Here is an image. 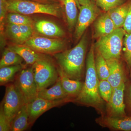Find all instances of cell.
Here are the masks:
<instances>
[{
    "label": "cell",
    "mask_w": 131,
    "mask_h": 131,
    "mask_svg": "<svg viewBox=\"0 0 131 131\" xmlns=\"http://www.w3.org/2000/svg\"><path fill=\"white\" fill-rule=\"evenodd\" d=\"M6 20L8 24L32 26L33 21L30 17L18 13L10 12L7 16Z\"/></svg>",
    "instance_id": "obj_26"
},
{
    "label": "cell",
    "mask_w": 131,
    "mask_h": 131,
    "mask_svg": "<svg viewBox=\"0 0 131 131\" xmlns=\"http://www.w3.org/2000/svg\"><path fill=\"white\" fill-rule=\"evenodd\" d=\"M7 11V0H0V20L1 31H3V24Z\"/></svg>",
    "instance_id": "obj_32"
},
{
    "label": "cell",
    "mask_w": 131,
    "mask_h": 131,
    "mask_svg": "<svg viewBox=\"0 0 131 131\" xmlns=\"http://www.w3.org/2000/svg\"><path fill=\"white\" fill-rule=\"evenodd\" d=\"M32 67L38 92L54 84L58 79V69L45 57L37 61Z\"/></svg>",
    "instance_id": "obj_5"
},
{
    "label": "cell",
    "mask_w": 131,
    "mask_h": 131,
    "mask_svg": "<svg viewBox=\"0 0 131 131\" xmlns=\"http://www.w3.org/2000/svg\"><path fill=\"white\" fill-rule=\"evenodd\" d=\"M59 77L62 86L68 94V97L73 101L80 94L83 86L81 81L73 80L69 78L64 74L59 68L58 69Z\"/></svg>",
    "instance_id": "obj_15"
},
{
    "label": "cell",
    "mask_w": 131,
    "mask_h": 131,
    "mask_svg": "<svg viewBox=\"0 0 131 131\" xmlns=\"http://www.w3.org/2000/svg\"><path fill=\"white\" fill-rule=\"evenodd\" d=\"M79 6L88 5L91 2V0H77Z\"/></svg>",
    "instance_id": "obj_35"
},
{
    "label": "cell",
    "mask_w": 131,
    "mask_h": 131,
    "mask_svg": "<svg viewBox=\"0 0 131 131\" xmlns=\"http://www.w3.org/2000/svg\"><path fill=\"white\" fill-rule=\"evenodd\" d=\"M125 33L122 27L116 28L110 34L99 38L95 48L106 60L120 59Z\"/></svg>",
    "instance_id": "obj_4"
},
{
    "label": "cell",
    "mask_w": 131,
    "mask_h": 131,
    "mask_svg": "<svg viewBox=\"0 0 131 131\" xmlns=\"http://www.w3.org/2000/svg\"><path fill=\"white\" fill-rule=\"evenodd\" d=\"M23 58L16 52L8 48L5 49L0 61V68L21 64Z\"/></svg>",
    "instance_id": "obj_25"
},
{
    "label": "cell",
    "mask_w": 131,
    "mask_h": 131,
    "mask_svg": "<svg viewBox=\"0 0 131 131\" xmlns=\"http://www.w3.org/2000/svg\"><path fill=\"white\" fill-rule=\"evenodd\" d=\"M119 59H115L106 60L109 71V76L107 80L113 90L126 82L124 68Z\"/></svg>",
    "instance_id": "obj_14"
},
{
    "label": "cell",
    "mask_w": 131,
    "mask_h": 131,
    "mask_svg": "<svg viewBox=\"0 0 131 131\" xmlns=\"http://www.w3.org/2000/svg\"><path fill=\"white\" fill-rule=\"evenodd\" d=\"M98 125L112 130L131 131V116L112 117L101 115L95 119Z\"/></svg>",
    "instance_id": "obj_12"
},
{
    "label": "cell",
    "mask_w": 131,
    "mask_h": 131,
    "mask_svg": "<svg viewBox=\"0 0 131 131\" xmlns=\"http://www.w3.org/2000/svg\"><path fill=\"white\" fill-rule=\"evenodd\" d=\"M11 131V122L4 113L2 107H0V131Z\"/></svg>",
    "instance_id": "obj_31"
},
{
    "label": "cell",
    "mask_w": 131,
    "mask_h": 131,
    "mask_svg": "<svg viewBox=\"0 0 131 131\" xmlns=\"http://www.w3.org/2000/svg\"><path fill=\"white\" fill-rule=\"evenodd\" d=\"M95 63L99 80H107L109 75V69L107 63L106 59L97 50L95 56Z\"/></svg>",
    "instance_id": "obj_24"
},
{
    "label": "cell",
    "mask_w": 131,
    "mask_h": 131,
    "mask_svg": "<svg viewBox=\"0 0 131 131\" xmlns=\"http://www.w3.org/2000/svg\"><path fill=\"white\" fill-rule=\"evenodd\" d=\"M60 1H61V4L64 5V3L65 0H60Z\"/></svg>",
    "instance_id": "obj_36"
},
{
    "label": "cell",
    "mask_w": 131,
    "mask_h": 131,
    "mask_svg": "<svg viewBox=\"0 0 131 131\" xmlns=\"http://www.w3.org/2000/svg\"><path fill=\"white\" fill-rule=\"evenodd\" d=\"M8 49L16 52L23 58L26 63L32 65L37 61L44 57L41 53L24 45H15Z\"/></svg>",
    "instance_id": "obj_19"
},
{
    "label": "cell",
    "mask_w": 131,
    "mask_h": 131,
    "mask_svg": "<svg viewBox=\"0 0 131 131\" xmlns=\"http://www.w3.org/2000/svg\"><path fill=\"white\" fill-rule=\"evenodd\" d=\"M131 6V0H127L122 5L112 8L107 12L116 28L123 27Z\"/></svg>",
    "instance_id": "obj_18"
},
{
    "label": "cell",
    "mask_w": 131,
    "mask_h": 131,
    "mask_svg": "<svg viewBox=\"0 0 131 131\" xmlns=\"http://www.w3.org/2000/svg\"><path fill=\"white\" fill-rule=\"evenodd\" d=\"M7 11L25 15L43 14L60 16L61 7L56 3H43L30 0H7Z\"/></svg>",
    "instance_id": "obj_3"
},
{
    "label": "cell",
    "mask_w": 131,
    "mask_h": 131,
    "mask_svg": "<svg viewBox=\"0 0 131 131\" xmlns=\"http://www.w3.org/2000/svg\"><path fill=\"white\" fill-rule=\"evenodd\" d=\"M124 30L127 33L131 32V6L123 26Z\"/></svg>",
    "instance_id": "obj_33"
},
{
    "label": "cell",
    "mask_w": 131,
    "mask_h": 131,
    "mask_svg": "<svg viewBox=\"0 0 131 131\" xmlns=\"http://www.w3.org/2000/svg\"><path fill=\"white\" fill-rule=\"evenodd\" d=\"M69 102H71V101L68 98L56 100H49L37 96L30 103L27 104L30 127L44 113L53 108Z\"/></svg>",
    "instance_id": "obj_10"
},
{
    "label": "cell",
    "mask_w": 131,
    "mask_h": 131,
    "mask_svg": "<svg viewBox=\"0 0 131 131\" xmlns=\"http://www.w3.org/2000/svg\"><path fill=\"white\" fill-rule=\"evenodd\" d=\"M24 68L21 64L10 66L0 68V84L6 85L13 80L16 74Z\"/></svg>",
    "instance_id": "obj_23"
},
{
    "label": "cell",
    "mask_w": 131,
    "mask_h": 131,
    "mask_svg": "<svg viewBox=\"0 0 131 131\" xmlns=\"http://www.w3.org/2000/svg\"><path fill=\"white\" fill-rule=\"evenodd\" d=\"M7 35L16 44L23 45L32 36V26L8 24L6 30Z\"/></svg>",
    "instance_id": "obj_13"
},
{
    "label": "cell",
    "mask_w": 131,
    "mask_h": 131,
    "mask_svg": "<svg viewBox=\"0 0 131 131\" xmlns=\"http://www.w3.org/2000/svg\"><path fill=\"white\" fill-rule=\"evenodd\" d=\"M27 104H24L11 122V131H23L30 127Z\"/></svg>",
    "instance_id": "obj_21"
},
{
    "label": "cell",
    "mask_w": 131,
    "mask_h": 131,
    "mask_svg": "<svg viewBox=\"0 0 131 131\" xmlns=\"http://www.w3.org/2000/svg\"><path fill=\"white\" fill-rule=\"evenodd\" d=\"M37 96L49 100H56L68 98L71 101L62 86L59 77L51 88L45 89L39 91Z\"/></svg>",
    "instance_id": "obj_20"
},
{
    "label": "cell",
    "mask_w": 131,
    "mask_h": 131,
    "mask_svg": "<svg viewBox=\"0 0 131 131\" xmlns=\"http://www.w3.org/2000/svg\"><path fill=\"white\" fill-rule=\"evenodd\" d=\"M96 6L105 12H107L110 9L122 5L127 0H91Z\"/></svg>",
    "instance_id": "obj_28"
},
{
    "label": "cell",
    "mask_w": 131,
    "mask_h": 131,
    "mask_svg": "<svg viewBox=\"0 0 131 131\" xmlns=\"http://www.w3.org/2000/svg\"><path fill=\"white\" fill-rule=\"evenodd\" d=\"M123 45L124 46V59L129 69L131 68V32L126 33L124 36Z\"/></svg>",
    "instance_id": "obj_29"
},
{
    "label": "cell",
    "mask_w": 131,
    "mask_h": 131,
    "mask_svg": "<svg viewBox=\"0 0 131 131\" xmlns=\"http://www.w3.org/2000/svg\"><path fill=\"white\" fill-rule=\"evenodd\" d=\"M94 45H91L87 55L85 80L81 93L73 102L91 107L100 113L105 115V101L100 95L98 89L100 80L97 76L95 63Z\"/></svg>",
    "instance_id": "obj_1"
},
{
    "label": "cell",
    "mask_w": 131,
    "mask_h": 131,
    "mask_svg": "<svg viewBox=\"0 0 131 131\" xmlns=\"http://www.w3.org/2000/svg\"><path fill=\"white\" fill-rule=\"evenodd\" d=\"M64 5L68 28L71 31L76 25L78 16L77 8L80 6L77 0H65Z\"/></svg>",
    "instance_id": "obj_22"
},
{
    "label": "cell",
    "mask_w": 131,
    "mask_h": 131,
    "mask_svg": "<svg viewBox=\"0 0 131 131\" xmlns=\"http://www.w3.org/2000/svg\"><path fill=\"white\" fill-rule=\"evenodd\" d=\"M35 27L38 32L48 37H61L65 34L64 31L61 27L49 20H38L35 23Z\"/></svg>",
    "instance_id": "obj_17"
},
{
    "label": "cell",
    "mask_w": 131,
    "mask_h": 131,
    "mask_svg": "<svg viewBox=\"0 0 131 131\" xmlns=\"http://www.w3.org/2000/svg\"><path fill=\"white\" fill-rule=\"evenodd\" d=\"M98 89L101 97L107 103L110 100L113 91L112 85L107 80H100Z\"/></svg>",
    "instance_id": "obj_27"
},
{
    "label": "cell",
    "mask_w": 131,
    "mask_h": 131,
    "mask_svg": "<svg viewBox=\"0 0 131 131\" xmlns=\"http://www.w3.org/2000/svg\"><path fill=\"white\" fill-rule=\"evenodd\" d=\"M125 82L114 89L112 96L106 103L105 115L109 117H123L127 115L124 101Z\"/></svg>",
    "instance_id": "obj_11"
},
{
    "label": "cell",
    "mask_w": 131,
    "mask_h": 131,
    "mask_svg": "<svg viewBox=\"0 0 131 131\" xmlns=\"http://www.w3.org/2000/svg\"><path fill=\"white\" fill-rule=\"evenodd\" d=\"M39 53L55 54L63 51L65 44L59 39L40 36L32 37L24 44Z\"/></svg>",
    "instance_id": "obj_9"
},
{
    "label": "cell",
    "mask_w": 131,
    "mask_h": 131,
    "mask_svg": "<svg viewBox=\"0 0 131 131\" xmlns=\"http://www.w3.org/2000/svg\"><path fill=\"white\" fill-rule=\"evenodd\" d=\"M14 83L26 104L30 103L37 97L38 92L32 66L21 69L15 76Z\"/></svg>",
    "instance_id": "obj_6"
},
{
    "label": "cell",
    "mask_w": 131,
    "mask_h": 131,
    "mask_svg": "<svg viewBox=\"0 0 131 131\" xmlns=\"http://www.w3.org/2000/svg\"><path fill=\"white\" fill-rule=\"evenodd\" d=\"M25 104L23 97L14 83L7 84L5 96L1 106L2 107L5 115L11 122L19 110Z\"/></svg>",
    "instance_id": "obj_7"
},
{
    "label": "cell",
    "mask_w": 131,
    "mask_h": 131,
    "mask_svg": "<svg viewBox=\"0 0 131 131\" xmlns=\"http://www.w3.org/2000/svg\"><path fill=\"white\" fill-rule=\"evenodd\" d=\"M79 9L74 34L77 40L81 38L88 27L98 18L100 12L99 7L91 1L89 4L80 6Z\"/></svg>",
    "instance_id": "obj_8"
},
{
    "label": "cell",
    "mask_w": 131,
    "mask_h": 131,
    "mask_svg": "<svg viewBox=\"0 0 131 131\" xmlns=\"http://www.w3.org/2000/svg\"><path fill=\"white\" fill-rule=\"evenodd\" d=\"M116 29L113 21L106 12L101 15L95 20L94 24V38H99L106 36Z\"/></svg>",
    "instance_id": "obj_16"
},
{
    "label": "cell",
    "mask_w": 131,
    "mask_h": 131,
    "mask_svg": "<svg viewBox=\"0 0 131 131\" xmlns=\"http://www.w3.org/2000/svg\"><path fill=\"white\" fill-rule=\"evenodd\" d=\"M88 43L84 34L74 47L54 54L59 68L72 80L81 81L83 78Z\"/></svg>",
    "instance_id": "obj_2"
},
{
    "label": "cell",
    "mask_w": 131,
    "mask_h": 131,
    "mask_svg": "<svg viewBox=\"0 0 131 131\" xmlns=\"http://www.w3.org/2000/svg\"><path fill=\"white\" fill-rule=\"evenodd\" d=\"M130 77L131 79V68H130Z\"/></svg>",
    "instance_id": "obj_37"
},
{
    "label": "cell",
    "mask_w": 131,
    "mask_h": 131,
    "mask_svg": "<svg viewBox=\"0 0 131 131\" xmlns=\"http://www.w3.org/2000/svg\"><path fill=\"white\" fill-rule=\"evenodd\" d=\"M124 101L126 114L128 116H131V82L125 83Z\"/></svg>",
    "instance_id": "obj_30"
},
{
    "label": "cell",
    "mask_w": 131,
    "mask_h": 131,
    "mask_svg": "<svg viewBox=\"0 0 131 131\" xmlns=\"http://www.w3.org/2000/svg\"><path fill=\"white\" fill-rule=\"evenodd\" d=\"M33 1L43 3H54L59 2L61 3L60 0H32Z\"/></svg>",
    "instance_id": "obj_34"
}]
</instances>
